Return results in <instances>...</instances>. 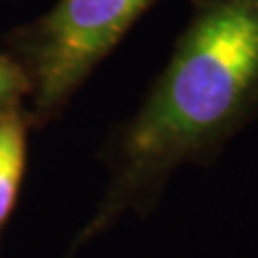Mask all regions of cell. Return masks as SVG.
Here are the masks:
<instances>
[{
	"label": "cell",
	"instance_id": "cell-1",
	"mask_svg": "<svg viewBox=\"0 0 258 258\" xmlns=\"http://www.w3.org/2000/svg\"><path fill=\"white\" fill-rule=\"evenodd\" d=\"M194 14L138 111L109 140V185L88 241L153 212L182 165H211L258 117V0H189Z\"/></svg>",
	"mask_w": 258,
	"mask_h": 258
},
{
	"label": "cell",
	"instance_id": "cell-2",
	"mask_svg": "<svg viewBox=\"0 0 258 258\" xmlns=\"http://www.w3.org/2000/svg\"><path fill=\"white\" fill-rule=\"evenodd\" d=\"M159 0H57L19 35L33 117H55L94 67Z\"/></svg>",
	"mask_w": 258,
	"mask_h": 258
},
{
	"label": "cell",
	"instance_id": "cell-3",
	"mask_svg": "<svg viewBox=\"0 0 258 258\" xmlns=\"http://www.w3.org/2000/svg\"><path fill=\"white\" fill-rule=\"evenodd\" d=\"M27 163V117L19 107L0 111V230L16 207Z\"/></svg>",
	"mask_w": 258,
	"mask_h": 258
},
{
	"label": "cell",
	"instance_id": "cell-4",
	"mask_svg": "<svg viewBox=\"0 0 258 258\" xmlns=\"http://www.w3.org/2000/svg\"><path fill=\"white\" fill-rule=\"evenodd\" d=\"M31 94L25 67L8 55H0V111L19 107V100Z\"/></svg>",
	"mask_w": 258,
	"mask_h": 258
}]
</instances>
